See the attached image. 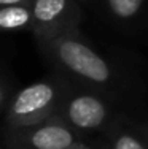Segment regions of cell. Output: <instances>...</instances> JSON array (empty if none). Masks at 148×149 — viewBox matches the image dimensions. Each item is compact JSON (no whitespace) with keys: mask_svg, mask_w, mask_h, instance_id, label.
<instances>
[{"mask_svg":"<svg viewBox=\"0 0 148 149\" xmlns=\"http://www.w3.org/2000/svg\"><path fill=\"white\" fill-rule=\"evenodd\" d=\"M67 92L64 81L54 78L26 86L11 98L6 108L5 130H21L48 120L58 113Z\"/></svg>","mask_w":148,"mask_h":149,"instance_id":"7a4b0ae2","label":"cell"},{"mask_svg":"<svg viewBox=\"0 0 148 149\" xmlns=\"http://www.w3.org/2000/svg\"><path fill=\"white\" fill-rule=\"evenodd\" d=\"M54 116L64 120L73 130L91 132V130L100 129L107 122L110 116V108L107 102L96 94H91V92L69 94L67 92L65 98L62 100Z\"/></svg>","mask_w":148,"mask_h":149,"instance_id":"5b68a950","label":"cell"},{"mask_svg":"<svg viewBox=\"0 0 148 149\" xmlns=\"http://www.w3.org/2000/svg\"><path fill=\"white\" fill-rule=\"evenodd\" d=\"M110 13L118 19H131L140 11L143 0H105Z\"/></svg>","mask_w":148,"mask_h":149,"instance_id":"52a82bcc","label":"cell"},{"mask_svg":"<svg viewBox=\"0 0 148 149\" xmlns=\"http://www.w3.org/2000/svg\"><path fill=\"white\" fill-rule=\"evenodd\" d=\"M69 149H91V148L86 146L84 143H81V141H76V143L73 144V146H70Z\"/></svg>","mask_w":148,"mask_h":149,"instance_id":"30bf717a","label":"cell"},{"mask_svg":"<svg viewBox=\"0 0 148 149\" xmlns=\"http://www.w3.org/2000/svg\"><path fill=\"white\" fill-rule=\"evenodd\" d=\"M32 6L11 5L0 6V32H16L32 29Z\"/></svg>","mask_w":148,"mask_h":149,"instance_id":"8992f818","label":"cell"},{"mask_svg":"<svg viewBox=\"0 0 148 149\" xmlns=\"http://www.w3.org/2000/svg\"><path fill=\"white\" fill-rule=\"evenodd\" d=\"M32 33L37 41L78 30L81 10L76 0H34Z\"/></svg>","mask_w":148,"mask_h":149,"instance_id":"3957f363","label":"cell"},{"mask_svg":"<svg viewBox=\"0 0 148 149\" xmlns=\"http://www.w3.org/2000/svg\"><path fill=\"white\" fill-rule=\"evenodd\" d=\"M3 100H5V87H2V84H0V105Z\"/></svg>","mask_w":148,"mask_h":149,"instance_id":"8fae6325","label":"cell"},{"mask_svg":"<svg viewBox=\"0 0 148 149\" xmlns=\"http://www.w3.org/2000/svg\"><path fill=\"white\" fill-rule=\"evenodd\" d=\"M34 0H0V6H11V5H30Z\"/></svg>","mask_w":148,"mask_h":149,"instance_id":"9c48e42d","label":"cell"},{"mask_svg":"<svg viewBox=\"0 0 148 149\" xmlns=\"http://www.w3.org/2000/svg\"><path fill=\"white\" fill-rule=\"evenodd\" d=\"M38 46L56 67L86 84L108 86L113 79L110 63L83 40L80 30L38 41Z\"/></svg>","mask_w":148,"mask_h":149,"instance_id":"6da1fadb","label":"cell"},{"mask_svg":"<svg viewBox=\"0 0 148 149\" xmlns=\"http://www.w3.org/2000/svg\"><path fill=\"white\" fill-rule=\"evenodd\" d=\"M110 149H148L147 144L140 138H137L131 132H116L112 136L110 141Z\"/></svg>","mask_w":148,"mask_h":149,"instance_id":"ba28073f","label":"cell"},{"mask_svg":"<svg viewBox=\"0 0 148 149\" xmlns=\"http://www.w3.org/2000/svg\"><path fill=\"white\" fill-rule=\"evenodd\" d=\"M78 141L75 130L53 116L48 120L5 135L6 149H69Z\"/></svg>","mask_w":148,"mask_h":149,"instance_id":"277c9868","label":"cell"}]
</instances>
